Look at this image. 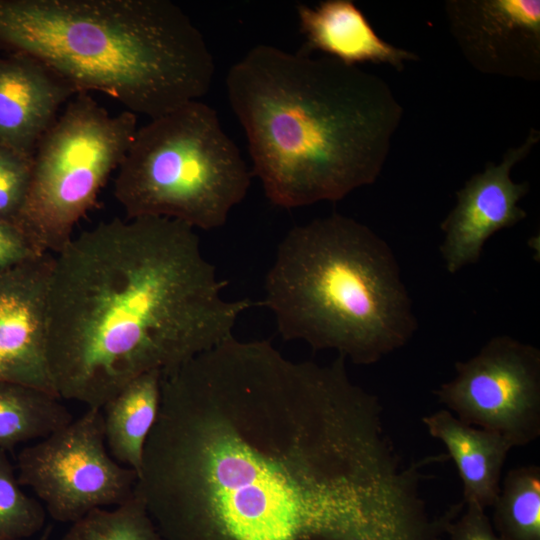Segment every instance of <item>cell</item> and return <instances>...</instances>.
Returning a JSON list of instances; mask_svg holds the SVG:
<instances>
[{"label":"cell","mask_w":540,"mask_h":540,"mask_svg":"<svg viewBox=\"0 0 540 540\" xmlns=\"http://www.w3.org/2000/svg\"><path fill=\"white\" fill-rule=\"evenodd\" d=\"M346 359L234 336L162 375L135 494L164 540H388L417 472Z\"/></svg>","instance_id":"6da1fadb"},{"label":"cell","mask_w":540,"mask_h":540,"mask_svg":"<svg viewBox=\"0 0 540 540\" xmlns=\"http://www.w3.org/2000/svg\"><path fill=\"white\" fill-rule=\"evenodd\" d=\"M227 282L190 226L114 218L54 255L47 358L60 399L99 408L136 377L167 373L234 336L259 303L223 296Z\"/></svg>","instance_id":"7a4b0ae2"},{"label":"cell","mask_w":540,"mask_h":540,"mask_svg":"<svg viewBox=\"0 0 540 540\" xmlns=\"http://www.w3.org/2000/svg\"><path fill=\"white\" fill-rule=\"evenodd\" d=\"M226 87L252 175L285 209L373 184L403 117L383 78L306 50L257 45L229 69Z\"/></svg>","instance_id":"3957f363"},{"label":"cell","mask_w":540,"mask_h":540,"mask_svg":"<svg viewBox=\"0 0 540 540\" xmlns=\"http://www.w3.org/2000/svg\"><path fill=\"white\" fill-rule=\"evenodd\" d=\"M0 50L150 119L199 100L215 71L202 33L167 0H0Z\"/></svg>","instance_id":"277c9868"},{"label":"cell","mask_w":540,"mask_h":540,"mask_svg":"<svg viewBox=\"0 0 540 540\" xmlns=\"http://www.w3.org/2000/svg\"><path fill=\"white\" fill-rule=\"evenodd\" d=\"M259 304L285 340L335 350L371 365L418 329L412 299L390 245L340 213L290 229L277 246Z\"/></svg>","instance_id":"5b68a950"},{"label":"cell","mask_w":540,"mask_h":540,"mask_svg":"<svg viewBox=\"0 0 540 540\" xmlns=\"http://www.w3.org/2000/svg\"><path fill=\"white\" fill-rule=\"evenodd\" d=\"M251 177L216 111L195 100L137 129L113 193L126 218H168L214 230L246 197Z\"/></svg>","instance_id":"8992f818"},{"label":"cell","mask_w":540,"mask_h":540,"mask_svg":"<svg viewBox=\"0 0 540 540\" xmlns=\"http://www.w3.org/2000/svg\"><path fill=\"white\" fill-rule=\"evenodd\" d=\"M137 115L110 114L89 93L67 103L33 154L30 189L16 221L44 253H59L122 163Z\"/></svg>","instance_id":"52a82bcc"},{"label":"cell","mask_w":540,"mask_h":540,"mask_svg":"<svg viewBox=\"0 0 540 540\" xmlns=\"http://www.w3.org/2000/svg\"><path fill=\"white\" fill-rule=\"evenodd\" d=\"M17 480L28 486L59 522L73 523L92 510L130 499L138 474L107 450L103 411L88 408L67 426L23 448Z\"/></svg>","instance_id":"ba28073f"},{"label":"cell","mask_w":540,"mask_h":540,"mask_svg":"<svg viewBox=\"0 0 540 540\" xmlns=\"http://www.w3.org/2000/svg\"><path fill=\"white\" fill-rule=\"evenodd\" d=\"M456 375L433 391L469 425L496 432L512 447L540 436V350L497 335L477 354L455 363Z\"/></svg>","instance_id":"9c48e42d"},{"label":"cell","mask_w":540,"mask_h":540,"mask_svg":"<svg viewBox=\"0 0 540 540\" xmlns=\"http://www.w3.org/2000/svg\"><path fill=\"white\" fill-rule=\"evenodd\" d=\"M445 14L473 68L529 81L540 78L539 0H449Z\"/></svg>","instance_id":"30bf717a"},{"label":"cell","mask_w":540,"mask_h":540,"mask_svg":"<svg viewBox=\"0 0 540 540\" xmlns=\"http://www.w3.org/2000/svg\"><path fill=\"white\" fill-rule=\"evenodd\" d=\"M539 140L540 132L530 129L525 140L509 148L500 163H486L482 172L456 192V204L440 225L444 239L439 250L449 273L477 263L493 234L526 218L518 202L528 193L529 184L513 182L510 174Z\"/></svg>","instance_id":"8fae6325"},{"label":"cell","mask_w":540,"mask_h":540,"mask_svg":"<svg viewBox=\"0 0 540 540\" xmlns=\"http://www.w3.org/2000/svg\"><path fill=\"white\" fill-rule=\"evenodd\" d=\"M53 261L54 255L47 253L0 272V381L58 396L47 358V296Z\"/></svg>","instance_id":"7c38bea8"},{"label":"cell","mask_w":540,"mask_h":540,"mask_svg":"<svg viewBox=\"0 0 540 540\" xmlns=\"http://www.w3.org/2000/svg\"><path fill=\"white\" fill-rule=\"evenodd\" d=\"M76 90L41 62L0 56V144L33 156L47 130Z\"/></svg>","instance_id":"4fadbf2b"},{"label":"cell","mask_w":540,"mask_h":540,"mask_svg":"<svg viewBox=\"0 0 540 540\" xmlns=\"http://www.w3.org/2000/svg\"><path fill=\"white\" fill-rule=\"evenodd\" d=\"M305 50H318L348 65L382 63L398 71L416 61L412 51L381 39L363 12L351 0H325L311 7L297 6Z\"/></svg>","instance_id":"5bb4252c"},{"label":"cell","mask_w":540,"mask_h":540,"mask_svg":"<svg viewBox=\"0 0 540 540\" xmlns=\"http://www.w3.org/2000/svg\"><path fill=\"white\" fill-rule=\"evenodd\" d=\"M422 422L454 460L463 484V503L492 507L500 492L503 466L513 448L509 441L496 432L464 423L447 409L424 416Z\"/></svg>","instance_id":"9a60e30c"},{"label":"cell","mask_w":540,"mask_h":540,"mask_svg":"<svg viewBox=\"0 0 540 540\" xmlns=\"http://www.w3.org/2000/svg\"><path fill=\"white\" fill-rule=\"evenodd\" d=\"M161 375L152 371L136 377L102 408L110 455L137 474L159 411Z\"/></svg>","instance_id":"2e32d148"},{"label":"cell","mask_w":540,"mask_h":540,"mask_svg":"<svg viewBox=\"0 0 540 540\" xmlns=\"http://www.w3.org/2000/svg\"><path fill=\"white\" fill-rule=\"evenodd\" d=\"M52 393L0 381V449L43 439L73 421L68 408Z\"/></svg>","instance_id":"e0dca14e"},{"label":"cell","mask_w":540,"mask_h":540,"mask_svg":"<svg viewBox=\"0 0 540 540\" xmlns=\"http://www.w3.org/2000/svg\"><path fill=\"white\" fill-rule=\"evenodd\" d=\"M492 526L503 540H540V467L513 468L493 504Z\"/></svg>","instance_id":"ac0fdd59"},{"label":"cell","mask_w":540,"mask_h":540,"mask_svg":"<svg viewBox=\"0 0 540 540\" xmlns=\"http://www.w3.org/2000/svg\"><path fill=\"white\" fill-rule=\"evenodd\" d=\"M62 540H164L134 493L111 510H92L72 523Z\"/></svg>","instance_id":"d6986e66"},{"label":"cell","mask_w":540,"mask_h":540,"mask_svg":"<svg viewBox=\"0 0 540 540\" xmlns=\"http://www.w3.org/2000/svg\"><path fill=\"white\" fill-rule=\"evenodd\" d=\"M20 486L7 451L0 449V540H24L45 524L44 507Z\"/></svg>","instance_id":"ffe728a7"},{"label":"cell","mask_w":540,"mask_h":540,"mask_svg":"<svg viewBox=\"0 0 540 540\" xmlns=\"http://www.w3.org/2000/svg\"><path fill=\"white\" fill-rule=\"evenodd\" d=\"M33 156L0 144V220L16 221L28 196Z\"/></svg>","instance_id":"44dd1931"},{"label":"cell","mask_w":540,"mask_h":540,"mask_svg":"<svg viewBox=\"0 0 540 540\" xmlns=\"http://www.w3.org/2000/svg\"><path fill=\"white\" fill-rule=\"evenodd\" d=\"M45 254L17 221L0 220V272Z\"/></svg>","instance_id":"7402d4cb"},{"label":"cell","mask_w":540,"mask_h":540,"mask_svg":"<svg viewBox=\"0 0 540 540\" xmlns=\"http://www.w3.org/2000/svg\"><path fill=\"white\" fill-rule=\"evenodd\" d=\"M464 505L465 511L446 528L448 540H503L496 534L485 509L474 502Z\"/></svg>","instance_id":"603a6c76"},{"label":"cell","mask_w":540,"mask_h":540,"mask_svg":"<svg viewBox=\"0 0 540 540\" xmlns=\"http://www.w3.org/2000/svg\"><path fill=\"white\" fill-rule=\"evenodd\" d=\"M47 536L43 537L41 540H46Z\"/></svg>","instance_id":"cb8c5ba5"}]
</instances>
